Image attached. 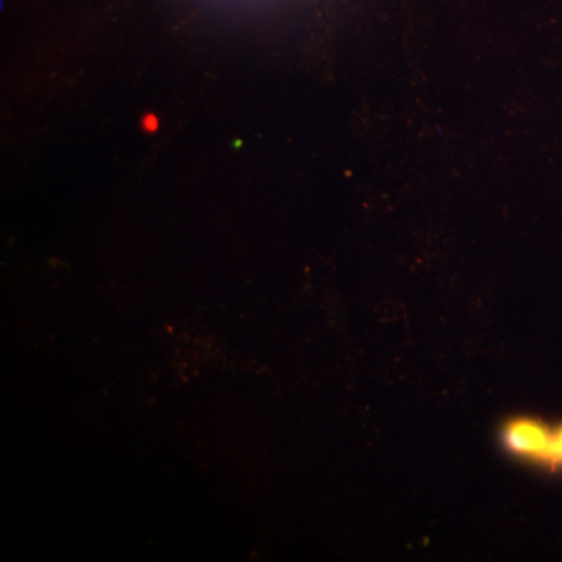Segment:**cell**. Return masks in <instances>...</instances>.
Masks as SVG:
<instances>
[{"instance_id": "obj_1", "label": "cell", "mask_w": 562, "mask_h": 562, "mask_svg": "<svg viewBox=\"0 0 562 562\" xmlns=\"http://www.w3.org/2000/svg\"><path fill=\"white\" fill-rule=\"evenodd\" d=\"M505 442L512 452L553 468L562 465V427L550 430L535 420H517L505 431Z\"/></svg>"}]
</instances>
